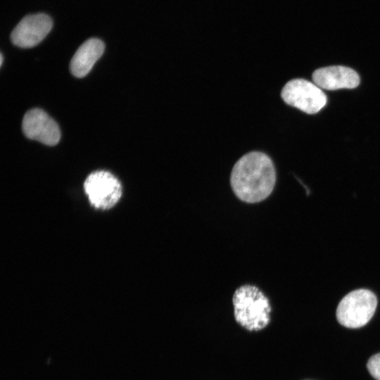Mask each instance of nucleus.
Instances as JSON below:
<instances>
[{
  "mask_svg": "<svg viewBox=\"0 0 380 380\" xmlns=\"http://www.w3.org/2000/svg\"><path fill=\"white\" fill-rule=\"evenodd\" d=\"M276 170L271 158L260 151H251L234 164L230 185L235 196L247 203L265 200L274 190Z\"/></svg>",
  "mask_w": 380,
  "mask_h": 380,
  "instance_id": "obj_1",
  "label": "nucleus"
},
{
  "mask_svg": "<svg viewBox=\"0 0 380 380\" xmlns=\"http://www.w3.org/2000/svg\"><path fill=\"white\" fill-rule=\"evenodd\" d=\"M236 321L249 331L265 328L270 321L269 299L256 286L245 284L237 288L232 298Z\"/></svg>",
  "mask_w": 380,
  "mask_h": 380,
  "instance_id": "obj_2",
  "label": "nucleus"
},
{
  "mask_svg": "<svg viewBox=\"0 0 380 380\" xmlns=\"http://www.w3.org/2000/svg\"><path fill=\"white\" fill-rule=\"evenodd\" d=\"M376 306L377 299L373 292L363 289L354 290L340 301L336 309V319L347 328H360L371 319Z\"/></svg>",
  "mask_w": 380,
  "mask_h": 380,
  "instance_id": "obj_3",
  "label": "nucleus"
},
{
  "mask_svg": "<svg viewBox=\"0 0 380 380\" xmlns=\"http://www.w3.org/2000/svg\"><path fill=\"white\" fill-rule=\"evenodd\" d=\"M84 189L90 204L101 210L114 207L122 194V186L119 179L106 170L90 173L84 182Z\"/></svg>",
  "mask_w": 380,
  "mask_h": 380,
  "instance_id": "obj_4",
  "label": "nucleus"
},
{
  "mask_svg": "<svg viewBox=\"0 0 380 380\" xmlns=\"http://www.w3.org/2000/svg\"><path fill=\"white\" fill-rule=\"evenodd\" d=\"M281 96L288 105L308 114L317 113L327 101V96L321 88L304 79L289 81L284 86Z\"/></svg>",
  "mask_w": 380,
  "mask_h": 380,
  "instance_id": "obj_5",
  "label": "nucleus"
},
{
  "mask_svg": "<svg viewBox=\"0 0 380 380\" xmlns=\"http://www.w3.org/2000/svg\"><path fill=\"white\" fill-rule=\"evenodd\" d=\"M22 129L27 138L48 146L56 145L61 138L58 124L39 108L31 109L25 114Z\"/></svg>",
  "mask_w": 380,
  "mask_h": 380,
  "instance_id": "obj_6",
  "label": "nucleus"
},
{
  "mask_svg": "<svg viewBox=\"0 0 380 380\" xmlns=\"http://www.w3.org/2000/svg\"><path fill=\"white\" fill-rule=\"evenodd\" d=\"M51 18L44 13L23 18L13 29L11 39L21 48H31L40 43L52 28Z\"/></svg>",
  "mask_w": 380,
  "mask_h": 380,
  "instance_id": "obj_7",
  "label": "nucleus"
},
{
  "mask_svg": "<svg viewBox=\"0 0 380 380\" xmlns=\"http://www.w3.org/2000/svg\"><path fill=\"white\" fill-rule=\"evenodd\" d=\"M313 82L327 90L353 89L360 84L358 74L352 68L332 65L317 69L312 74Z\"/></svg>",
  "mask_w": 380,
  "mask_h": 380,
  "instance_id": "obj_8",
  "label": "nucleus"
},
{
  "mask_svg": "<svg viewBox=\"0 0 380 380\" xmlns=\"http://www.w3.org/2000/svg\"><path fill=\"white\" fill-rule=\"evenodd\" d=\"M105 46L103 42L96 38H91L84 42L72 56L70 70L77 77L86 76L94 63L102 56Z\"/></svg>",
  "mask_w": 380,
  "mask_h": 380,
  "instance_id": "obj_9",
  "label": "nucleus"
},
{
  "mask_svg": "<svg viewBox=\"0 0 380 380\" xmlns=\"http://www.w3.org/2000/svg\"><path fill=\"white\" fill-rule=\"evenodd\" d=\"M367 369L376 380H380V353L372 355L367 361Z\"/></svg>",
  "mask_w": 380,
  "mask_h": 380,
  "instance_id": "obj_10",
  "label": "nucleus"
},
{
  "mask_svg": "<svg viewBox=\"0 0 380 380\" xmlns=\"http://www.w3.org/2000/svg\"><path fill=\"white\" fill-rule=\"evenodd\" d=\"M3 59H4L3 55H2V53H1V65H2Z\"/></svg>",
  "mask_w": 380,
  "mask_h": 380,
  "instance_id": "obj_11",
  "label": "nucleus"
}]
</instances>
